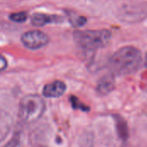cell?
<instances>
[{"mask_svg": "<svg viewBox=\"0 0 147 147\" xmlns=\"http://www.w3.org/2000/svg\"><path fill=\"white\" fill-rule=\"evenodd\" d=\"M46 109V102L39 95L30 94L25 96L19 104V118L26 123L31 124L38 121Z\"/></svg>", "mask_w": 147, "mask_h": 147, "instance_id": "obj_2", "label": "cell"}, {"mask_svg": "<svg viewBox=\"0 0 147 147\" xmlns=\"http://www.w3.org/2000/svg\"><path fill=\"white\" fill-rule=\"evenodd\" d=\"M27 18H28L27 12H17L9 15V19L16 22H23L27 20Z\"/></svg>", "mask_w": 147, "mask_h": 147, "instance_id": "obj_10", "label": "cell"}, {"mask_svg": "<svg viewBox=\"0 0 147 147\" xmlns=\"http://www.w3.org/2000/svg\"><path fill=\"white\" fill-rule=\"evenodd\" d=\"M71 23L76 26V27H80V26H83L86 23V18L83 17V16H78V17H75L71 20Z\"/></svg>", "mask_w": 147, "mask_h": 147, "instance_id": "obj_13", "label": "cell"}, {"mask_svg": "<svg viewBox=\"0 0 147 147\" xmlns=\"http://www.w3.org/2000/svg\"><path fill=\"white\" fill-rule=\"evenodd\" d=\"M21 40L26 47L35 50L47 45L49 42V37L42 31L31 30L25 32L22 35Z\"/></svg>", "mask_w": 147, "mask_h": 147, "instance_id": "obj_4", "label": "cell"}, {"mask_svg": "<svg viewBox=\"0 0 147 147\" xmlns=\"http://www.w3.org/2000/svg\"><path fill=\"white\" fill-rule=\"evenodd\" d=\"M145 65L147 66V53L146 54V58H145Z\"/></svg>", "mask_w": 147, "mask_h": 147, "instance_id": "obj_15", "label": "cell"}, {"mask_svg": "<svg viewBox=\"0 0 147 147\" xmlns=\"http://www.w3.org/2000/svg\"><path fill=\"white\" fill-rule=\"evenodd\" d=\"M3 147H22L21 140L17 136H15Z\"/></svg>", "mask_w": 147, "mask_h": 147, "instance_id": "obj_11", "label": "cell"}, {"mask_svg": "<svg viewBox=\"0 0 147 147\" xmlns=\"http://www.w3.org/2000/svg\"><path fill=\"white\" fill-rule=\"evenodd\" d=\"M61 17L58 16H52V15H46V14H41V13H36L33 15L31 18V22L34 26H44L47 23H52V22H61Z\"/></svg>", "mask_w": 147, "mask_h": 147, "instance_id": "obj_6", "label": "cell"}, {"mask_svg": "<svg viewBox=\"0 0 147 147\" xmlns=\"http://www.w3.org/2000/svg\"><path fill=\"white\" fill-rule=\"evenodd\" d=\"M74 40L78 47L87 51H94L107 46L111 40V33L106 29L84 30L74 33Z\"/></svg>", "mask_w": 147, "mask_h": 147, "instance_id": "obj_3", "label": "cell"}, {"mask_svg": "<svg viewBox=\"0 0 147 147\" xmlns=\"http://www.w3.org/2000/svg\"><path fill=\"white\" fill-rule=\"evenodd\" d=\"M115 87V79L113 76H105L98 83L96 90L100 95L105 96L112 91Z\"/></svg>", "mask_w": 147, "mask_h": 147, "instance_id": "obj_8", "label": "cell"}, {"mask_svg": "<svg viewBox=\"0 0 147 147\" xmlns=\"http://www.w3.org/2000/svg\"><path fill=\"white\" fill-rule=\"evenodd\" d=\"M71 104L76 109H80L81 110H84V111H88L89 110V109L85 105H84L83 103L79 102V101L76 97H71Z\"/></svg>", "mask_w": 147, "mask_h": 147, "instance_id": "obj_12", "label": "cell"}, {"mask_svg": "<svg viewBox=\"0 0 147 147\" xmlns=\"http://www.w3.org/2000/svg\"><path fill=\"white\" fill-rule=\"evenodd\" d=\"M115 121H116V127H117L119 136L123 140H127V135H128V130H127V123L125 122V121L121 117H118L117 119H115Z\"/></svg>", "mask_w": 147, "mask_h": 147, "instance_id": "obj_9", "label": "cell"}, {"mask_svg": "<svg viewBox=\"0 0 147 147\" xmlns=\"http://www.w3.org/2000/svg\"><path fill=\"white\" fill-rule=\"evenodd\" d=\"M12 126L11 117L8 113L0 109V142L7 136Z\"/></svg>", "mask_w": 147, "mask_h": 147, "instance_id": "obj_7", "label": "cell"}, {"mask_svg": "<svg viewBox=\"0 0 147 147\" xmlns=\"http://www.w3.org/2000/svg\"><path fill=\"white\" fill-rule=\"evenodd\" d=\"M66 90V85L64 82L56 80L44 86L42 94L47 98H58L60 97Z\"/></svg>", "mask_w": 147, "mask_h": 147, "instance_id": "obj_5", "label": "cell"}, {"mask_svg": "<svg viewBox=\"0 0 147 147\" xmlns=\"http://www.w3.org/2000/svg\"><path fill=\"white\" fill-rule=\"evenodd\" d=\"M141 63L142 55L139 49L134 47H124L111 56L109 68L115 75L127 76L136 72Z\"/></svg>", "mask_w": 147, "mask_h": 147, "instance_id": "obj_1", "label": "cell"}, {"mask_svg": "<svg viewBox=\"0 0 147 147\" xmlns=\"http://www.w3.org/2000/svg\"><path fill=\"white\" fill-rule=\"evenodd\" d=\"M7 65H8V63H7L6 59L3 56L0 55V71L5 70Z\"/></svg>", "mask_w": 147, "mask_h": 147, "instance_id": "obj_14", "label": "cell"}]
</instances>
